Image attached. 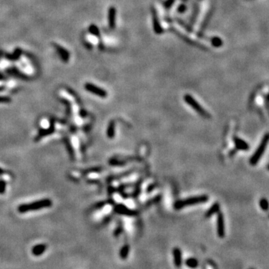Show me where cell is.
I'll return each instance as SVG.
<instances>
[{"instance_id":"cell-9","label":"cell","mask_w":269,"mask_h":269,"mask_svg":"<svg viewBox=\"0 0 269 269\" xmlns=\"http://www.w3.org/2000/svg\"><path fill=\"white\" fill-rule=\"evenodd\" d=\"M55 47H56L57 52H58V55L62 58V60L65 63H67L70 60V52H68L65 48H64L62 46L58 45V44L55 43L54 44Z\"/></svg>"},{"instance_id":"cell-7","label":"cell","mask_w":269,"mask_h":269,"mask_svg":"<svg viewBox=\"0 0 269 269\" xmlns=\"http://www.w3.org/2000/svg\"><path fill=\"white\" fill-rule=\"evenodd\" d=\"M115 211L117 213L120 214V215H127V216H135L137 215V212L129 209L127 206L123 205V204L116 205L115 207Z\"/></svg>"},{"instance_id":"cell-5","label":"cell","mask_w":269,"mask_h":269,"mask_svg":"<svg viewBox=\"0 0 269 269\" xmlns=\"http://www.w3.org/2000/svg\"><path fill=\"white\" fill-rule=\"evenodd\" d=\"M84 88L88 92H91V93L98 96L99 97L105 98L107 97V93L104 89L98 87V86H96L92 83H86L84 84Z\"/></svg>"},{"instance_id":"cell-19","label":"cell","mask_w":269,"mask_h":269,"mask_svg":"<svg viewBox=\"0 0 269 269\" xmlns=\"http://www.w3.org/2000/svg\"><path fill=\"white\" fill-rule=\"evenodd\" d=\"M259 205H260L261 209L262 210H264V211H267V210H268V208H269L268 201L265 198L262 199V200H260V202H259Z\"/></svg>"},{"instance_id":"cell-6","label":"cell","mask_w":269,"mask_h":269,"mask_svg":"<svg viewBox=\"0 0 269 269\" xmlns=\"http://www.w3.org/2000/svg\"><path fill=\"white\" fill-rule=\"evenodd\" d=\"M55 129H56V126H55V121L54 120H51L50 121V125H49V127L47 129H40L39 130V132H38V134L37 135V137H35V139H34V141H39L40 139H42V138L45 137V136L49 135V134H52V133H54L55 132Z\"/></svg>"},{"instance_id":"cell-18","label":"cell","mask_w":269,"mask_h":269,"mask_svg":"<svg viewBox=\"0 0 269 269\" xmlns=\"http://www.w3.org/2000/svg\"><path fill=\"white\" fill-rule=\"evenodd\" d=\"M185 264L189 268H196L198 265V262L194 258H189L185 261Z\"/></svg>"},{"instance_id":"cell-17","label":"cell","mask_w":269,"mask_h":269,"mask_svg":"<svg viewBox=\"0 0 269 269\" xmlns=\"http://www.w3.org/2000/svg\"><path fill=\"white\" fill-rule=\"evenodd\" d=\"M129 253H130V246L128 244H125L124 246L121 248V252H120V256L123 259H126L128 257Z\"/></svg>"},{"instance_id":"cell-26","label":"cell","mask_w":269,"mask_h":269,"mask_svg":"<svg viewBox=\"0 0 269 269\" xmlns=\"http://www.w3.org/2000/svg\"><path fill=\"white\" fill-rule=\"evenodd\" d=\"M268 101H269V93H268Z\"/></svg>"},{"instance_id":"cell-2","label":"cell","mask_w":269,"mask_h":269,"mask_svg":"<svg viewBox=\"0 0 269 269\" xmlns=\"http://www.w3.org/2000/svg\"><path fill=\"white\" fill-rule=\"evenodd\" d=\"M209 200L207 195H200V196H195L192 198H189L183 200H179L174 204V208L176 209H180L185 206H194L196 204H200L202 203H205Z\"/></svg>"},{"instance_id":"cell-22","label":"cell","mask_w":269,"mask_h":269,"mask_svg":"<svg viewBox=\"0 0 269 269\" xmlns=\"http://www.w3.org/2000/svg\"><path fill=\"white\" fill-rule=\"evenodd\" d=\"M6 182L3 180H0V194H3L6 189Z\"/></svg>"},{"instance_id":"cell-10","label":"cell","mask_w":269,"mask_h":269,"mask_svg":"<svg viewBox=\"0 0 269 269\" xmlns=\"http://www.w3.org/2000/svg\"><path fill=\"white\" fill-rule=\"evenodd\" d=\"M47 249V245L45 244H39L34 245L32 249V253L35 257H39L42 255Z\"/></svg>"},{"instance_id":"cell-13","label":"cell","mask_w":269,"mask_h":269,"mask_svg":"<svg viewBox=\"0 0 269 269\" xmlns=\"http://www.w3.org/2000/svg\"><path fill=\"white\" fill-rule=\"evenodd\" d=\"M234 141H235V145L238 150H248L249 149V146H248V144L244 141H243L242 139H239V138H235Z\"/></svg>"},{"instance_id":"cell-8","label":"cell","mask_w":269,"mask_h":269,"mask_svg":"<svg viewBox=\"0 0 269 269\" xmlns=\"http://www.w3.org/2000/svg\"><path fill=\"white\" fill-rule=\"evenodd\" d=\"M217 233L220 238H224L225 235V225H224V218L222 212H219L217 219Z\"/></svg>"},{"instance_id":"cell-20","label":"cell","mask_w":269,"mask_h":269,"mask_svg":"<svg viewBox=\"0 0 269 269\" xmlns=\"http://www.w3.org/2000/svg\"><path fill=\"white\" fill-rule=\"evenodd\" d=\"M89 29L90 33H91V34H93V35L98 36L99 34L98 28H97V27L96 26V25H90L89 29Z\"/></svg>"},{"instance_id":"cell-1","label":"cell","mask_w":269,"mask_h":269,"mask_svg":"<svg viewBox=\"0 0 269 269\" xmlns=\"http://www.w3.org/2000/svg\"><path fill=\"white\" fill-rule=\"evenodd\" d=\"M52 205V202L50 199H43V200H37L32 202L31 203L21 204L17 207V211L20 213H26L29 212L38 211V210L44 209V208H49Z\"/></svg>"},{"instance_id":"cell-15","label":"cell","mask_w":269,"mask_h":269,"mask_svg":"<svg viewBox=\"0 0 269 269\" xmlns=\"http://www.w3.org/2000/svg\"><path fill=\"white\" fill-rule=\"evenodd\" d=\"M219 209H220V205H219L218 203H215L211 206V208L208 210L207 212L206 213V218L211 217L214 214L218 212Z\"/></svg>"},{"instance_id":"cell-21","label":"cell","mask_w":269,"mask_h":269,"mask_svg":"<svg viewBox=\"0 0 269 269\" xmlns=\"http://www.w3.org/2000/svg\"><path fill=\"white\" fill-rule=\"evenodd\" d=\"M66 146H67V149H68V152H69V154L71 155V158H74V152H73V147H72V145L71 144V143H70V141H68L67 139L66 140Z\"/></svg>"},{"instance_id":"cell-11","label":"cell","mask_w":269,"mask_h":269,"mask_svg":"<svg viewBox=\"0 0 269 269\" xmlns=\"http://www.w3.org/2000/svg\"><path fill=\"white\" fill-rule=\"evenodd\" d=\"M173 255H174V264L176 267H180L182 264V253L181 250L178 248H175L173 250Z\"/></svg>"},{"instance_id":"cell-25","label":"cell","mask_w":269,"mask_h":269,"mask_svg":"<svg viewBox=\"0 0 269 269\" xmlns=\"http://www.w3.org/2000/svg\"><path fill=\"white\" fill-rule=\"evenodd\" d=\"M3 174H4V171H3L1 167H0V175H2Z\"/></svg>"},{"instance_id":"cell-14","label":"cell","mask_w":269,"mask_h":269,"mask_svg":"<svg viewBox=\"0 0 269 269\" xmlns=\"http://www.w3.org/2000/svg\"><path fill=\"white\" fill-rule=\"evenodd\" d=\"M107 136H108L109 139H114L115 135V121H110V123H108V128H107V132H106Z\"/></svg>"},{"instance_id":"cell-16","label":"cell","mask_w":269,"mask_h":269,"mask_svg":"<svg viewBox=\"0 0 269 269\" xmlns=\"http://www.w3.org/2000/svg\"><path fill=\"white\" fill-rule=\"evenodd\" d=\"M22 54V49L20 48H17L14 50L13 54L11 55H7V58H8L10 61H16L20 58V56Z\"/></svg>"},{"instance_id":"cell-24","label":"cell","mask_w":269,"mask_h":269,"mask_svg":"<svg viewBox=\"0 0 269 269\" xmlns=\"http://www.w3.org/2000/svg\"><path fill=\"white\" fill-rule=\"evenodd\" d=\"M11 102V99L7 97H0V103H8Z\"/></svg>"},{"instance_id":"cell-23","label":"cell","mask_w":269,"mask_h":269,"mask_svg":"<svg viewBox=\"0 0 269 269\" xmlns=\"http://www.w3.org/2000/svg\"><path fill=\"white\" fill-rule=\"evenodd\" d=\"M212 43L215 47H220L221 45H222V40L218 38H215L212 40Z\"/></svg>"},{"instance_id":"cell-3","label":"cell","mask_w":269,"mask_h":269,"mask_svg":"<svg viewBox=\"0 0 269 269\" xmlns=\"http://www.w3.org/2000/svg\"><path fill=\"white\" fill-rule=\"evenodd\" d=\"M268 142H269V133H267L265 134L263 139H262L261 143L259 144V147H258V148L257 149V150H256V152L254 153L253 156L250 158V165H255L259 162V159L261 158L262 156V154L265 153V149H266Z\"/></svg>"},{"instance_id":"cell-4","label":"cell","mask_w":269,"mask_h":269,"mask_svg":"<svg viewBox=\"0 0 269 269\" xmlns=\"http://www.w3.org/2000/svg\"><path fill=\"white\" fill-rule=\"evenodd\" d=\"M184 99H185V103H187L188 105H189V106H190L191 108L194 110V111L198 112L200 115L203 116V117H209V114H208L207 112H206V111H205V110L203 109V107L200 106V105L199 104V103L197 102V101L195 100V99L193 98L191 95L189 94L185 95Z\"/></svg>"},{"instance_id":"cell-27","label":"cell","mask_w":269,"mask_h":269,"mask_svg":"<svg viewBox=\"0 0 269 269\" xmlns=\"http://www.w3.org/2000/svg\"><path fill=\"white\" fill-rule=\"evenodd\" d=\"M268 170H269V165H268Z\"/></svg>"},{"instance_id":"cell-12","label":"cell","mask_w":269,"mask_h":269,"mask_svg":"<svg viewBox=\"0 0 269 269\" xmlns=\"http://www.w3.org/2000/svg\"><path fill=\"white\" fill-rule=\"evenodd\" d=\"M115 16H116V10L115 8H110L108 11V24L111 29L115 28Z\"/></svg>"}]
</instances>
